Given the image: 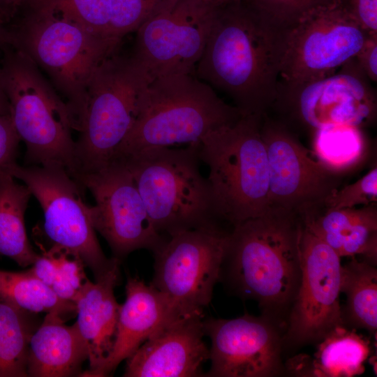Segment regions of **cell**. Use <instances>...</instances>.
<instances>
[{"instance_id":"obj_1","label":"cell","mask_w":377,"mask_h":377,"mask_svg":"<svg viewBox=\"0 0 377 377\" xmlns=\"http://www.w3.org/2000/svg\"><path fill=\"white\" fill-rule=\"evenodd\" d=\"M281 59V34L242 0H230L216 8L196 73L243 114L263 116L277 96Z\"/></svg>"},{"instance_id":"obj_2","label":"cell","mask_w":377,"mask_h":377,"mask_svg":"<svg viewBox=\"0 0 377 377\" xmlns=\"http://www.w3.org/2000/svg\"><path fill=\"white\" fill-rule=\"evenodd\" d=\"M20 5L26 11L5 27L1 44L25 54L48 77L66 98L78 131L89 80L121 41L91 33L55 0H22Z\"/></svg>"},{"instance_id":"obj_3","label":"cell","mask_w":377,"mask_h":377,"mask_svg":"<svg viewBox=\"0 0 377 377\" xmlns=\"http://www.w3.org/2000/svg\"><path fill=\"white\" fill-rule=\"evenodd\" d=\"M302 221L294 212L270 208L233 226L221 274L243 298L273 315L293 304L301 276Z\"/></svg>"},{"instance_id":"obj_4","label":"cell","mask_w":377,"mask_h":377,"mask_svg":"<svg viewBox=\"0 0 377 377\" xmlns=\"http://www.w3.org/2000/svg\"><path fill=\"white\" fill-rule=\"evenodd\" d=\"M243 115L193 74L156 77L144 91L136 120L113 160L156 147L198 145L208 133Z\"/></svg>"},{"instance_id":"obj_5","label":"cell","mask_w":377,"mask_h":377,"mask_svg":"<svg viewBox=\"0 0 377 377\" xmlns=\"http://www.w3.org/2000/svg\"><path fill=\"white\" fill-rule=\"evenodd\" d=\"M263 116L244 114L208 133L198 145L218 219L233 226L264 214L269 205V170L261 137Z\"/></svg>"},{"instance_id":"obj_6","label":"cell","mask_w":377,"mask_h":377,"mask_svg":"<svg viewBox=\"0 0 377 377\" xmlns=\"http://www.w3.org/2000/svg\"><path fill=\"white\" fill-rule=\"evenodd\" d=\"M1 46V81L14 128L26 145L27 162L60 167L75 177V125L67 104L29 57L8 45Z\"/></svg>"},{"instance_id":"obj_7","label":"cell","mask_w":377,"mask_h":377,"mask_svg":"<svg viewBox=\"0 0 377 377\" xmlns=\"http://www.w3.org/2000/svg\"><path fill=\"white\" fill-rule=\"evenodd\" d=\"M117 160L130 170L162 235L219 226L207 179L200 170L198 145L156 147Z\"/></svg>"},{"instance_id":"obj_8","label":"cell","mask_w":377,"mask_h":377,"mask_svg":"<svg viewBox=\"0 0 377 377\" xmlns=\"http://www.w3.org/2000/svg\"><path fill=\"white\" fill-rule=\"evenodd\" d=\"M153 79L131 54L119 48L97 66L86 89L75 141L77 173L110 163L138 117L142 95Z\"/></svg>"},{"instance_id":"obj_9","label":"cell","mask_w":377,"mask_h":377,"mask_svg":"<svg viewBox=\"0 0 377 377\" xmlns=\"http://www.w3.org/2000/svg\"><path fill=\"white\" fill-rule=\"evenodd\" d=\"M279 84L295 86L336 73L354 59L371 36L346 0H332L280 34Z\"/></svg>"},{"instance_id":"obj_10","label":"cell","mask_w":377,"mask_h":377,"mask_svg":"<svg viewBox=\"0 0 377 377\" xmlns=\"http://www.w3.org/2000/svg\"><path fill=\"white\" fill-rule=\"evenodd\" d=\"M229 232L219 226L182 231L154 252L151 285L177 317L202 313L220 279Z\"/></svg>"},{"instance_id":"obj_11","label":"cell","mask_w":377,"mask_h":377,"mask_svg":"<svg viewBox=\"0 0 377 377\" xmlns=\"http://www.w3.org/2000/svg\"><path fill=\"white\" fill-rule=\"evenodd\" d=\"M8 172L24 182L39 202L44 213V231L52 246L81 259L95 281L121 263L103 253L90 219L89 206L82 198L84 187L65 169L15 163Z\"/></svg>"},{"instance_id":"obj_12","label":"cell","mask_w":377,"mask_h":377,"mask_svg":"<svg viewBox=\"0 0 377 377\" xmlns=\"http://www.w3.org/2000/svg\"><path fill=\"white\" fill-rule=\"evenodd\" d=\"M216 6L205 0H169L135 31L131 55L152 79L193 74Z\"/></svg>"},{"instance_id":"obj_13","label":"cell","mask_w":377,"mask_h":377,"mask_svg":"<svg viewBox=\"0 0 377 377\" xmlns=\"http://www.w3.org/2000/svg\"><path fill=\"white\" fill-rule=\"evenodd\" d=\"M75 179L95 199V205L89 206L90 219L114 258L121 260L141 249L154 253L163 244L166 239L156 230L133 177L121 161L114 159Z\"/></svg>"},{"instance_id":"obj_14","label":"cell","mask_w":377,"mask_h":377,"mask_svg":"<svg viewBox=\"0 0 377 377\" xmlns=\"http://www.w3.org/2000/svg\"><path fill=\"white\" fill-rule=\"evenodd\" d=\"M260 133L269 170V208L298 215L323 207L341 182V173L313 157L285 125L264 114Z\"/></svg>"},{"instance_id":"obj_15","label":"cell","mask_w":377,"mask_h":377,"mask_svg":"<svg viewBox=\"0 0 377 377\" xmlns=\"http://www.w3.org/2000/svg\"><path fill=\"white\" fill-rule=\"evenodd\" d=\"M300 259V281L283 337V343L291 346L320 341L335 327L344 325L341 258L303 223Z\"/></svg>"},{"instance_id":"obj_16","label":"cell","mask_w":377,"mask_h":377,"mask_svg":"<svg viewBox=\"0 0 377 377\" xmlns=\"http://www.w3.org/2000/svg\"><path fill=\"white\" fill-rule=\"evenodd\" d=\"M367 79L354 58L325 77L295 86L279 83L273 106L314 131L337 124L361 128L376 116V98Z\"/></svg>"},{"instance_id":"obj_17","label":"cell","mask_w":377,"mask_h":377,"mask_svg":"<svg viewBox=\"0 0 377 377\" xmlns=\"http://www.w3.org/2000/svg\"><path fill=\"white\" fill-rule=\"evenodd\" d=\"M203 326L211 340V365L205 376L269 377L283 371V337L267 316L212 318Z\"/></svg>"},{"instance_id":"obj_18","label":"cell","mask_w":377,"mask_h":377,"mask_svg":"<svg viewBox=\"0 0 377 377\" xmlns=\"http://www.w3.org/2000/svg\"><path fill=\"white\" fill-rule=\"evenodd\" d=\"M202 313L172 318L126 360L125 377L205 376L209 349L203 341Z\"/></svg>"},{"instance_id":"obj_19","label":"cell","mask_w":377,"mask_h":377,"mask_svg":"<svg viewBox=\"0 0 377 377\" xmlns=\"http://www.w3.org/2000/svg\"><path fill=\"white\" fill-rule=\"evenodd\" d=\"M125 289L126 300L120 304L117 333L110 354L97 369L83 371L80 376L110 375L165 323L177 318L163 295L138 276H129Z\"/></svg>"},{"instance_id":"obj_20","label":"cell","mask_w":377,"mask_h":377,"mask_svg":"<svg viewBox=\"0 0 377 377\" xmlns=\"http://www.w3.org/2000/svg\"><path fill=\"white\" fill-rule=\"evenodd\" d=\"M120 263L95 282L87 279L75 299L76 325L88 348L89 369H97L110 354L117 333L120 304L114 289L119 283Z\"/></svg>"},{"instance_id":"obj_21","label":"cell","mask_w":377,"mask_h":377,"mask_svg":"<svg viewBox=\"0 0 377 377\" xmlns=\"http://www.w3.org/2000/svg\"><path fill=\"white\" fill-rule=\"evenodd\" d=\"M376 204L360 208L328 209L323 207L300 215L303 225L330 246L340 257L360 256L377 263Z\"/></svg>"},{"instance_id":"obj_22","label":"cell","mask_w":377,"mask_h":377,"mask_svg":"<svg viewBox=\"0 0 377 377\" xmlns=\"http://www.w3.org/2000/svg\"><path fill=\"white\" fill-rule=\"evenodd\" d=\"M66 321L58 313H47L34 332L29 344L28 376H80L88 348L76 323L69 326Z\"/></svg>"},{"instance_id":"obj_23","label":"cell","mask_w":377,"mask_h":377,"mask_svg":"<svg viewBox=\"0 0 377 377\" xmlns=\"http://www.w3.org/2000/svg\"><path fill=\"white\" fill-rule=\"evenodd\" d=\"M320 341L312 357L295 356L287 362L286 369L297 376L317 377H352L364 372L371 353L368 337L339 325Z\"/></svg>"},{"instance_id":"obj_24","label":"cell","mask_w":377,"mask_h":377,"mask_svg":"<svg viewBox=\"0 0 377 377\" xmlns=\"http://www.w3.org/2000/svg\"><path fill=\"white\" fill-rule=\"evenodd\" d=\"M31 193L9 173L0 175V256L18 265H33L39 257L27 237L24 214Z\"/></svg>"},{"instance_id":"obj_25","label":"cell","mask_w":377,"mask_h":377,"mask_svg":"<svg viewBox=\"0 0 377 377\" xmlns=\"http://www.w3.org/2000/svg\"><path fill=\"white\" fill-rule=\"evenodd\" d=\"M0 300L32 313L54 312L66 320L77 314L74 302L59 298L29 269L0 270Z\"/></svg>"},{"instance_id":"obj_26","label":"cell","mask_w":377,"mask_h":377,"mask_svg":"<svg viewBox=\"0 0 377 377\" xmlns=\"http://www.w3.org/2000/svg\"><path fill=\"white\" fill-rule=\"evenodd\" d=\"M341 293L346 295V318L372 334L377 327V270L355 257L341 267Z\"/></svg>"},{"instance_id":"obj_27","label":"cell","mask_w":377,"mask_h":377,"mask_svg":"<svg viewBox=\"0 0 377 377\" xmlns=\"http://www.w3.org/2000/svg\"><path fill=\"white\" fill-rule=\"evenodd\" d=\"M32 313L0 300V377H27Z\"/></svg>"},{"instance_id":"obj_28","label":"cell","mask_w":377,"mask_h":377,"mask_svg":"<svg viewBox=\"0 0 377 377\" xmlns=\"http://www.w3.org/2000/svg\"><path fill=\"white\" fill-rule=\"evenodd\" d=\"M365 142L360 128L337 124L315 131L316 157L330 169L341 173L362 158Z\"/></svg>"},{"instance_id":"obj_29","label":"cell","mask_w":377,"mask_h":377,"mask_svg":"<svg viewBox=\"0 0 377 377\" xmlns=\"http://www.w3.org/2000/svg\"><path fill=\"white\" fill-rule=\"evenodd\" d=\"M332 0H245L267 26L279 34L316 8Z\"/></svg>"},{"instance_id":"obj_30","label":"cell","mask_w":377,"mask_h":377,"mask_svg":"<svg viewBox=\"0 0 377 377\" xmlns=\"http://www.w3.org/2000/svg\"><path fill=\"white\" fill-rule=\"evenodd\" d=\"M168 1L111 0L110 37L121 41L126 34L135 31Z\"/></svg>"},{"instance_id":"obj_31","label":"cell","mask_w":377,"mask_h":377,"mask_svg":"<svg viewBox=\"0 0 377 377\" xmlns=\"http://www.w3.org/2000/svg\"><path fill=\"white\" fill-rule=\"evenodd\" d=\"M47 251L55 259L57 267V274L50 288L59 298L74 302L87 279L84 271L85 265L81 259L58 246H52Z\"/></svg>"},{"instance_id":"obj_32","label":"cell","mask_w":377,"mask_h":377,"mask_svg":"<svg viewBox=\"0 0 377 377\" xmlns=\"http://www.w3.org/2000/svg\"><path fill=\"white\" fill-rule=\"evenodd\" d=\"M55 1L91 33L101 37L113 39L109 32L111 0Z\"/></svg>"},{"instance_id":"obj_33","label":"cell","mask_w":377,"mask_h":377,"mask_svg":"<svg viewBox=\"0 0 377 377\" xmlns=\"http://www.w3.org/2000/svg\"><path fill=\"white\" fill-rule=\"evenodd\" d=\"M377 202V168L369 170L355 182L338 188L327 197L323 207L328 209L351 208Z\"/></svg>"},{"instance_id":"obj_34","label":"cell","mask_w":377,"mask_h":377,"mask_svg":"<svg viewBox=\"0 0 377 377\" xmlns=\"http://www.w3.org/2000/svg\"><path fill=\"white\" fill-rule=\"evenodd\" d=\"M20 141L10 115H0V175L16 163Z\"/></svg>"},{"instance_id":"obj_35","label":"cell","mask_w":377,"mask_h":377,"mask_svg":"<svg viewBox=\"0 0 377 377\" xmlns=\"http://www.w3.org/2000/svg\"><path fill=\"white\" fill-rule=\"evenodd\" d=\"M353 17L371 36H377V0H346Z\"/></svg>"},{"instance_id":"obj_36","label":"cell","mask_w":377,"mask_h":377,"mask_svg":"<svg viewBox=\"0 0 377 377\" xmlns=\"http://www.w3.org/2000/svg\"><path fill=\"white\" fill-rule=\"evenodd\" d=\"M355 59L367 77L377 81V36H370Z\"/></svg>"},{"instance_id":"obj_37","label":"cell","mask_w":377,"mask_h":377,"mask_svg":"<svg viewBox=\"0 0 377 377\" xmlns=\"http://www.w3.org/2000/svg\"><path fill=\"white\" fill-rule=\"evenodd\" d=\"M41 250V254L33 263L29 271L45 284L51 286L57 274V267L54 257L43 246L42 244L37 242Z\"/></svg>"},{"instance_id":"obj_38","label":"cell","mask_w":377,"mask_h":377,"mask_svg":"<svg viewBox=\"0 0 377 377\" xmlns=\"http://www.w3.org/2000/svg\"><path fill=\"white\" fill-rule=\"evenodd\" d=\"M22 0H0V12L6 21L13 16Z\"/></svg>"},{"instance_id":"obj_39","label":"cell","mask_w":377,"mask_h":377,"mask_svg":"<svg viewBox=\"0 0 377 377\" xmlns=\"http://www.w3.org/2000/svg\"><path fill=\"white\" fill-rule=\"evenodd\" d=\"M10 114L9 102L3 87L0 73V115Z\"/></svg>"},{"instance_id":"obj_40","label":"cell","mask_w":377,"mask_h":377,"mask_svg":"<svg viewBox=\"0 0 377 377\" xmlns=\"http://www.w3.org/2000/svg\"><path fill=\"white\" fill-rule=\"evenodd\" d=\"M6 20L3 14L0 12V45L3 42V34L5 30V23Z\"/></svg>"},{"instance_id":"obj_41","label":"cell","mask_w":377,"mask_h":377,"mask_svg":"<svg viewBox=\"0 0 377 377\" xmlns=\"http://www.w3.org/2000/svg\"><path fill=\"white\" fill-rule=\"evenodd\" d=\"M209 3H213L216 6L220 5L222 3L223 0H205Z\"/></svg>"},{"instance_id":"obj_42","label":"cell","mask_w":377,"mask_h":377,"mask_svg":"<svg viewBox=\"0 0 377 377\" xmlns=\"http://www.w3.org/2000/svg\"><path fill=\"white\" fill-rule=\"evenodd\" d=\"M228 1H230V0H223V2H222V3H226V2ZM222 3H221V4H222Z\"/></svg>"},{"instance_id":"obj_43","label":"cell","mask_w":377,"mask_h":377,"mask_svg":"<svg viewBox=\"0 0 377 377\" xmlns=\"http://www.w3.org/2000/svg\"></svg>"}]
</instances>
